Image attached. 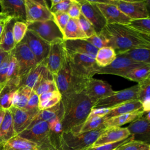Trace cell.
<instances>
[{
	"instance_id": "6da1fadb",
	"label": "cell",
	"mask_w": 150,
	"mask_h": 150,
	"mask_svg": "<svg viewBox=\"0 0 150 150\" xmlns=\"http://www.w3.org/2000/svg\"><path fill=\"white\" fill-rule=\"evenodd\" d=\"M61 103L63 111L62 131L78 133L96 103L87 96L84 90L62 95Z\"/></svg>"
},
{
	"instance_id": "7a4b0ae2",
	"label": "cell",
	"mask_w": 150,
	"mask_h": 150,
	"mask_svg": "<svg viewBox=\"0 0 150 150\" xmlns=\"http://www.w3.org/2000/svg\"><path fill=\"white\" fill-rule=\"evenodd\" d=\"M101 33L110 40L117 54L136 49H150V35L127 25L108 24Z\"/></svg>"
},
{
	"instance_id": "3957f363",
	"label": "cell",
	"mask_w": 150,
	"mask_h": 150,
	"mask_svg": "<svg viewBox=\"0 0 150 150\" xmlns=\"http://www.w3.org/2000/svg\"><path fill=\"white\" fill-rule=\"evenodd\" d=\"M106 128L84 132H62L59 150H83L92 146Z\"/></svg>"
},
{
	"instance_id": "277c9868",
	"label": "cell",
	"mask_w": 150,
	"mask_h": 150,
	"mask_svg": "<svg viewBox=\"0 0 150 150\" xmlns=\"http://www.w3.org/2000/svg\"><path fill=\"white\" fill-rule=\"evenodd\" d=\"M53 78L57 89L62 95L84 90L88 81L81 79L75 74L71 68L67 54L62 68L53 76Z\"/></svg>"
},
{
	"instance_id": "5b68a950",
	"label": "cell",
	"mask_w": 150,
	"mask_h": 150,
	"mask_svg": "<svg viewBox=\"0 0 150 150\" xmlns=\"http://www.w3.org/2000/svg\"><path fill=\"white\" fill-rule=\"evenodd\" d=\"M18 135L36 144L39 150H56L52 142L49 124L45 121L32 122Z\"/></svg>"
},
{
	"instance_id": "8992f818",
	"label": "cell",
	"mask_w": 150,
	"mask_h": 150,
	"mask_svg": "<svg viewBox=\"0 0 150 150\" xmlns=\"http://www.w3.org/2000/svg\"><path fill=\"white\" fill-rule=\"evenodd\" d=\"M66 54L72 70L81 79L88 80L93 78L94 75L97 74L100 69L95 59L86 54L67 52Z\"/></svg>"
},
{
	"instance_id": "52a82bcc",
	"label": "cell",
	"mask_w": 150,
	"mask_h": 150,
	"mask_svg": "<svg viewBox=\"0 0 150 150\" xmlns=\"http://www.w3.org/2000/svg\"><path fill=\"white\" fill-rule=\"evenodd\" d=\"M28 29L33 32L49 44L63 41V33L54 20L26 23Z\"/></svg>"
},
{
	"instance_id": "ba28073f",
	"label": "cell",
	"mask_w": 150,
	"mask_h": 150,
	"mask_svg": "<svg viewBox=\"0 0 150 150\" xmlns=\"http://www.w3.org/2000/svg\"><path fill=\"white\" fill-rule=\"evenodd\" d=\"M11 53L16 60L21 83L31 69L38 64V62L27 45L22 41L17 44Z\"/></svg>"
},
{
	"instance_id": "9c48e42d",
	"label": "cell",
	"mask_w": 150,
	"mask_h": 150,
	"mask_svg": "<svg viewBox=\"0 0 150 150\" xmlns=\"http://www.w3.org/2000/svg\"><path fill=\"white\" fill-rule=\"evenodd\" d=\"M138 85L114 91L111 96L98 100L93 108H111L122 103L138 100Z\"/></svg>"
},
{
	"instance_id": "30bf717a",
	"label": "cell",
	"mask_w": 150,
	"mask_h": 150,
	"mask_svg": "<svg viewBox=\"0 0 150 150\" xmlns=\"http://www.w3.org/2000/svg\"><path fill=\"white\" fill-rule=\"evenodd\" d=\"M144 64H145L135 61L127 56L117 54L114 60L109 65L100 67L97 74H112L124 77L133 69Z\"/></svg>"
},
{
	"instance_id": "8fae6325",
	"label": "cell",
	"mask_w": 150,
	"mask_h": 150,
	"mask_svg": "<svg viewBox=\"0 0 150 150\" xmlns=\"http://www.w3.org/2000/svg\"><path fill=\"white\" fill-rule=\"evenodd\" d=\"M104 2L116 6L120 11L131 20L148 18L145 1L105 0Z\"/></svg>"
},
{
	"instance_id": "7c38bea8",
	"label": "cell",
	"mask_w": 150,
	"mask_h": 150,
	"mask_svg": "<svg viewBox=\"0 0 150 150\" xmlns=\"http://www.w3.org/2000/svg\"><path fill=\"white\" fill-rule=\"evenodd\" d=\"M26 23L54 20L53 13L44 0H25Z\"/></svg>"
},
{
	"instance_id": "4fadbf2b",
	"label": "cell",
	"mask_w": 150,
	"mask_h": 150,
	"mask_svg": "<svg viewBox=\"0 0 150 150\" xmlns=\"http://www.w3.org/2000/svg\"><path fill=\"white\" fill-rule=\"evenodd\" d=\"M81 13L92 24L96 34L100 33L107 26V21L94 1L80 0Z\"/></svg>"
},
{
	"instance_id": "5bb4252c",
	"label": "cell",
	"mask_w": 150,
	"mask_h": 150,
	"mask_svg": "<svg viewBox=\"0 0 150 150\" xmlns=\"http://www.w3.org/2000/svg\"><path fill=\"white\" fill-rule=\"evenodd\" d=\"M22 41L27 45L33 53L38 63L46 59L50 50V44L28 29Z\"/></svg>"
},
{
	"instance_id": "9a60e30c",
	"label": "cell",
	"mask_w": 150,
	"mask_h": 150,
	"mask_svg": "<svg viewBox=\"0 0 150 150\" xmlns=\"http://www.w3.org/2000/svg\"><path fill=\"white\" fill-rule=\"evenodd\" d=\"M63 41L56 42L50 45V50L46 59L47 69L53 76L56 74L60 70L66 59V53Z\"/></svg>"
},
{
	"instance_id": "2e32d148",
	"label": "cell",
	"mask_w": 150,
	"mask_h": 150,
	"mask_svg": "<svg viewBox=\"0 0 150 150\" xmlns=\"http://www.w3.org/2000/svg\"><path fill=\"white\" fill-rule=\"evenodd\" d=\"M84 90L87 96L95 103L101 98L111 96L115 91L107 81L94 78L87 81Z\"/></svg>"
},
{
	"instance_id": "e0dca14e",
	"label": "cell",
	"mask_w": 150,
	"mask_h": 150,
	"mask_svg": "<svg viewBox=\"0 0 150 150\" xmlns=\"http://www.w3.org/2000/svg\"><path fill=\"white\" fill-rule=\"evenodd\" d=\"M9 110L12 118L13 125L16 135L26 129L40 110L28 111L12 105Z\"/></svg>"
},
{
	"instance_id": "ac0fdd59",
	"label": "cell",
	"mask_w": 150,
	"mask_h": 150,
	"mask_svg": "<svg viewBox=\"0 0 150 150\" xmlns=\"http://www.w3.org/2000/svg\"><path fill=\"white\" fill-rule=\"evenodd\" d=\"M104 16L107 25H128L131 19L124 14L115 5L107 4L103 1H94Z\"/></svg>"
},
{
	"instance_id": "d6986e66",
	"label": "cell",
	"mask_w": 150,
	"mask_h": 150,
	"mask_svg": "<svg viewBox=\"0 0 150 150\" xmlns=\"http://www.w3.org/2000/svg\"><path fill=\"white\" fill-rule=\"evenodd\" d=\"M2 13L17 21L26 23L25 0H0Z\"/></svg>"
},
{
	"instance_id": "ffe728a7",
	"label": "cell",
	"mask_w": 150,
	"mask_h": 150,
	"mask_svg": "<svg viewBox=\"0 0 150 150\" xmlns=\"http://www.w3.org/2000/svg\"><path fill=\"white\" fill-rule=\"evenodd\" d=\"M127 128L134 139L150 145V120L143 115L131 122Z\"/></svg>"
},
{
	"instance_id": "44dd1931",
	"label": "cell",
	"mask_w": 150,
	"mask_h": 150,
	"mask_svg": "<svg viewBox=\"0 0 150 150\" xmlns=\"http://www.w3.org/2000/svg\"><path fill=\"white\" fill-rule=\"evenodd\" d=\"M131 136V133L127 127H113L106 128L98 139L96 141L93 146H97L108 144H112L125 139Z\"/></svg>"
},
{
	"instance_id": "7402d4cb",
	"label": "cell",
	"mask_w": 150,
	"mask_h": 150,
	"mask_svg": "<svg viewBox=\"0 0 150 150\" xmlns=\"http://www.w3.org/2000/svg\"><path fill=\"white\" fill-rule=\"evenodd\" d=\"M63 45L66 52L68 53L86 54L94 59L96 58L98 50L86 39L64 40Z\"/></svg>"
},
{
	"instance_id": "603a6c76",
	"label": "cell",
	"mask_w": 150,
	"mask_h": 150,
	"mask_svg": "<svg viewBox=\"0 0 150 150\" xmlns=\"http://www.w3.org/2000/svg\"><path fill=\"white\" fill-rule=\"evenodd\" d=\"M0 150H39L35 142L17 135L0 146Z\"/></svg>"
},
{
	"instance_id": "cb8c5ba5",
	"label": "cell",
	"mask_w": 150,
	"mask_h": 150,
	"mask_svg": "<svg viewBox=\"0 0 150 150\" xmlns=\"http://www.w3.org/2000/svg\"><path fill=\"white\" fill-rule=\"evenodd\" d=\"M16 21L14 18H10L5 22L3 33L0 39V47L7 53H11L16 46L13 39V28Z\"/></svg>"
},
{
	"instance_id": "d4e9b609",
	"label": "cell",
	"mask_w": 150,
	"mask_h": 150,
	"mask_svg": "<svg viewBox=\"0 0 150 150\" xmlns=\"http://www.w3.org/2000/svg\"><path fill=\"white\" fill-rule=\"evenodd\" d=\"M142 110L141 103L138 100H132L122 103L110 109L109 112L104 117L107 120L112 117H117L125 114L131 113Z\"/></svg>"
},
{
	"instance_id": "484cf974",
	"label": "cell",
	"mask_w": 150,
	"mask_h": 150,
	"mask_svg": "<svg viewBox=\"0 0 150 150\" xmlns=\"http://www.w3.org/2000/svg\"><path fill=\"white\" fill-rule=\"evenodd\" d=\"M145 112L142 110H139L131 113H128L112 117L105 121L104 126L105 128L113 127H120L121 125L127 123H131L135 120L141 117Z\"/></svg>"
},
{
	"instance_id": "4316f807",
	"label": "cell",
	"mask_w": 150,
	"mask_h": 150,
	"mask_svg": "<svg viewBox=\"0 0 150 150\" xmlns=\"http://www.w3.org/2000/svg\"><path fill=\"white\" fill-rule=\"evenodd\" d=\"M16 135L11 113L9 110H6L4 118L0 125V146Z\"/></svg>"
},
{
	"instance_id": "83f0119b",
	"label": "cell",
	"mask_w": 150,
	"mask_h": 150,
	"mask_svg": "<svg viewBox=\"0 0 150 150\" xmlns=\"http://www.w3.org/2000/svg\"><path fill=\"white\" fill-rule=\"evenodd\" d=\"M63 106L61 101L55 106L43 110H40L37 115L35 117L33 122L42 120L49 123L57 119H62L63 117Z\"/></svg>"
},
{
	"instance_id": "f1b7e54d",
	"label": "cell",
	"mask_w": 150,
	"mask_h": 150,
	"mask_svg": "<svg viewBox=\"0 0 150 150\" xmlns=\"http://www.w3.org/2000/svg\"><path fill=\"white\" fill-rule=\"evenodd\" d=\"M64 40L86 39L87 36L81 29L78 19L70 18L64 31Z\"/></svg>"
},
{
	"instance_id": "f546056e",
	"label": "cell",
	"mask_w": 150,
	"mask_h": 150,
	"mask_svg": "<svg viewBox=\"0 0 150 150\" xmlns=\"http://www.w3.org/2000/svg\"><path fill=\"white\" fill-rule=\"evenodd\" d=\"M46 67V60L38 63L28 73L25 79L22 81L21 86H26L31 89H33L37 82L41 77L43 71ZM19 86V87H20Z\"/></svg>"
},
{
	"instance_id": "4dcf8cb0",
	"label": "cell",
	"mask_w": 150,
	"mask_h": 150,
	"mask_svg": "<svg viewBox=\"0 0 150 150\" xmlns=\"http://www.w3.org/2000/svg\"><path fill=\"white\" fill-rule=\"evenodd\" d=\"M138 100L141 103L145 112L150 111V79H146L138 83Z\"/></svg>"
},
{
	"instance_id": "1f68e13d",
	"label": "cell",
	"mask_w": 150,
	"mask_h": 150,
	"mask_svg": "<svg viewBox=\"0 0 150 150\" xmlns=\"http://www.w3.org/2000/svg\"><path fill=\"white\" fill-rule=\"evenodd\" d=\"M117 57L115 50L111 47H104L98 49L95 60L100 67H104L111 64Z\"/></svg>"
},
{
	"instance_id": "d6a6232c",
	"label": "cell",
	"mask_w": 150,
	"mask_h": 150,
	"mask_svg": "<svg viewBox=\"0 0 150 150\" xmlns=\"http://www.w3.org/2000/svg\"><path fill=\"white\" fill-rule=\"evenodd\" d=\"M18 88L14 85L5 84L0 92V105L5 110H9L12 105L13 97Z\"/></svg>"
},
{
	"instance_id": "836d02e7",
	"label": "cell",
	"mask_w": 150,
	"mask_h": 150,
	"mask_svg": "<svg viewBox=\"0 0 150 150\" xmlns=\"http://www.w3.org/2000/svg\"><path fill=\"white\" fill-rule=\"evenodd\" d=\"M32 89L26 86H21L16 90L13 99L12 105L25 108L28 104Z\"/></svg>"
},
{
	"instance_id": "e575fe53",
	"label": "cell",
	"mask_w": 150,
	"mask_h": 150,
	"mask_svg": "<svg viewBox=\"0 0 150 150\" xmlns=\"http://www.w3.org/2000/svg\"><path fill=\"white\" fill-rule=\"evenodd\" d=\"M149 75L150 64H145L133 69L128 72L124 78L138 83L141 81L148 79Z\"/></svg>"
},
{
	"instance_id": "d590c367",
	"label": "cell",
	"mask_w": 150,
	"mask_h": 150,
	"mask_svg": "<svg viewBox=\"0 0 150 150\" xmlns=\"http://www.w3.org/2000/svg\"><path fill=\"white\" fill-rule=\"evenodd\" d=\"M117 54L124 55L135 61L150 64V49H136Z\"/></svg>"
},
{
	"instance_id": "8d00e7d4",
	"label": "cell",
	"mask_w": 150,
	"mask_h": 150,
	"mask_svg": "<svg viewBox=\"0 0 150 150\" xmlns=\"http://www.w3.org/2000/svg\"><path fill=\"white\" fill-rule=\"evenodd\" d=\"M10 54L11 57L7 73L6 84L14 85L19 87L21 84V79L19 76L18 66L15 57L13 56L11 53H10Z\"/></svg>"
},
{
	"instance_id": "74e56055",
	"label": "cell",
	"mask_w": 150,
	"mask_h": 150,
	"mask_svg": "<svg viewBox=\"0 0 150 150\" xmlns=\"http://www.w3.org/2000/svg\"><path fill=\"white\" fill-rule=\"evenodd\" d=\"M105 121V120L104 117H96L87 120L82 125L79 132H84L105 128L104 126Z\"/></svg>"
},
{
	"instance_id": "f35d334b",
	"label": "cell",
	"mask_w": 150,
	"mask_h": 150,
	"mask_svg": "<svg viewBox=\"0 0 150 150\" xmlns=\"http://www.w3.org/2000/svg\"><path fill=\"white\" fill-rule=\"evenodd\" d=\"M114 150H150V145L144 142L135 140L132 137Z\"/></svg>"
},
{
	"instance_id": "ab89813d",
	"label": "cell",
	"mask_w": 150,
	"mask_h": 150,
	"mask_svg": "<svg viewBox=\"0 0 150 150\" xmlns=\"http://www.w3.org/2000/svg\"><path fill=\"white\" fill-rule=\"evenodd\" d=\"M127 25L140 32L150 35V17L131 20Z\"/></svg>"
},
{
	"instance_id": "60d3db41",
	"label": "cell",
	"mask_w": 150,
	"mask_h": 150,
	"mask_svg": "<svg viewBox=\"0 0 150 150\" xmlns=\"http://www.w3.org/2000/svg\"><path fill=\"white\" fill-rule=\"evenodd\" d=\"M28 30V25L26 22L16 21L13 28V35L15 45L20 43L25 36Z\"/></svg>"
},
{
	"instance_id": "b9f144b4",
	"label": "cell",
	"mask_w": 150,
	"mask_h": 150,
	"mask_svg": "<svg viewBox=\"0 0 150 150\" xmlns=\"http://www.w3.org/2000/svg\"><path fill=\"white\" fill-rule=\"evenodd\" d=\"M86 40L98 49L104 47H111L110 40L102 33L95 34Z\"/></svg>"
},
{
	"instance_id": "7bdbcfd3",
	"label": "cell",
	"mask_w": 150,
	"mask_h": 150,
	"mask_svg": "<svg viewBox=\"0 0 150 150\" xmlns=\"http://www.w3.org/2000/svg\"><path fill=\"white\" fill-rule=\"evenodd\" d=\"M78 21L81 29L87 36V39L96 34L92 24L81 13L78 18Z\"/></svg>"
},
{
	"instance_id": "ee69618b",
	"label": "cell",
	"mask_w": 150,
	"mask_h": 150,
	"mask_svg": "<svg viewBox=\"0 0 150 150\" xmlns=\"http://www.w3.org/2000/svg\"><path fill=\"white\" fill-rule=\"evenodd\" d=\"M53 15L54 21L63 33V31L70 19L69 15L66 12H57Z\"/></svg>"
},
{
	"instance_id": "f6af8a7d",
	"label": "cell",
	"mask_w": 150,
	"mask_h": 150,
	"mask_svg": "<svg viewBox=\"0 0 150 150\" xmlns=\"http://www.w3.org/2000/svg\"><path fill=\"white\" fill-rule=\"evenodd\" d=\"M132 138V136L131 135V136L129 137H128V138L122 140V141H118V142H114L112 144H108L97 146H91L88 147L83 150H114L118 146H119L120 145H121L125 142L128 141L129 139H131Z\"/></svg>"
},
{
	"instance_id": "bcb514c9",
	"label": "cell",
	"mask_w": 150,
	"mask_h": 150,
	"mask_svg": "<svg viewBox=\"0 0 150 150\" xmlns=\"http://www.w3.org/2000/svg\"><path fill=\"white\" fill-rule=\"evenodd\" d=\"M71 4V0H62L59 4L51 6L50 8V10L53 14L57 12L67 13Z\"/></svg>"
},
{
	"instance_id": "7dc6e473",
	"label": "cell",
	"mask_w": 150,
	"mask_h": 150,
	"mask_svg": "<svg viewBox=\"0 0 150 150\" xmlns=\"http://www.w3.org/2000/svg\"><path fill=\"white\" fill-rule=\"evenodd\" d=\"M39 96L32 90L29 98L28 104L24 108L28 111H37L39 110Z\"/></svg>"
},
{
	"instance_id": "c3c4849f",
	"label": "cell",
	"mask_w": 150,
	"mask_h": 150,
	"mask_svg": "<svg viewBox=\"0 0 150 150\" xmlns=\"http://www.w3.org/2000/svg\"><path fill=\"white\" fill-rule=\"evenodd\" d=\"M11 54H9L5 58L1 64L0 65V84L6 83L7 73L9 68L10 62Z\"/></svg>"
},
{
	"instance_id": "681fc988",
	"label": "cell",
	"mask_w": 150,
	"mask_h": 150,
	"mask_svg": "<svg viewBox=\"0 0 150 150\" xmlns=\"http://www.w3.org/2000/svg\"><path fill=\"white\" fill-rule=\"evenodd\" d=\"M67 13L70 18L78 19L81 15V5L79 1L71 0V4Z\"/></svg>"
},
{
	"instance_id": "f907efd6",
	"label": "cell",
	"mask_w": 150,
	"mask_h": 150,
	"mask_svg": "<svg viewBox=\"0 0 150 150\" xmlns=\"http://www.w3.org/2000/svg\"><path fill=\"white\" fill-rule=\"evenodd\" d=\"M62 100V95L56 96L55 97L52 98L50 99L40 101L39 104V110H43L46 109H48L50 108H52L56 105H57L58 103H59Z\"/></svg>"
},
{
	"instance_id": "816d5d0a",
	"label": "cell",
	"mask_w": 150,
	"mask_h": 150,
	"mask_svg": "<svg viewBox=\"0 0 150 150\" xmlns=\"http://www.w3.org/2000/svg\"><path fill=\"white\" fill-rule=\"evenodd\" d=\"M110 109L111 108H92L87 120L96 117H104L109 112Z\"/></svg>"
},
{
	"instance_id": "f5cc1de1",
	"label": "cell",
	"mask_w": 150,
	"mask_h": 150,
	"mask_svg": "<svg viewBox=\"0 0 150 150\" xmlns=\"http://www.w3.org/2000/svg\"><path fill=\"white\" fill-rule=\"evenodd\" d=\"M62 95L60 93L59 91H51V92H47L43 93L39 96V102L40 101H43L49 99H50L52 98L55 97L56 96H59Z\"/></svg>"
},
{
	"instance_id": "db71d44e",
	"label": "cell",
	"mask_w": 150,
	"mask_h": 150,
	"mask_svg": "<svg viewBox=\"0 0 150 150\" xmlns=\"http://www.w3.org/2000/svg\"><path fill=\"white\" fill-rule=\"evenodd\" d=\"M9 54V53L5 52L0 47V65L5 59V58Z\"/></svg>"
},
{
	"instance_id": "11a10c76",
	"label": "cell",
	"mask_w": 150,
	"mask_h": 150,
	"mask_svg": "<svg viewBox=\"0 0 150 150\" xmlns=\"http://www.w3.org/2000/svg\"><path fill=\"white\" fill-rule=\"evenodd\" d=\"M5 111H6V110H5L3 107H2L0 105V125L1 124L4 118V117L5 115Z\"/></svg>"
},
{
	"instance_id": "9f6ffc18",
	"label": "cell",
	"mask_w": 150,
	"mask_h": 150,
	"mask_svg": "<svg viewBox=\"0 0 150 150\" xmlns=\"http://www.w3.org/2000/svg\"><path fill=\"white\" fill-rule=\"evenodd\" d=\"M10 18L8 17V16H6L5 14L0 12V23H2V22H5L6 21H7Z\"/></svg>"
},
{
	"instance_id": "6f0895ef",
	"label": "cell",
	"mask_w": 150,
	"mask_h": 150,
	"mask_svg": "<svg viewBox=\"0 0 150 150\" xmlns=\"http://www.w3.org/2000/svg\"><path fill=\"white\" fill-rule=\"evenodd\" d=\"M145 3L149 17H150V0H145Z\"/></svg>"
},
{
	"instance_id": "680465c9",
	"label": "cell",
	"mask_w": 150,
	"mask_h": 150,
	"mask_svg": "<svg viewBox=\"0 0 150 150\" xmlns=\"http://www.w3.org/2000/svg\"><path fill=\"white\" fill-rule=\"evenodd\" d=\"M2 22V23H0V39L1 38V36L2 35V33H3V30H4V26H5V22Z\"/></svg>"
},
{
	"instance_id": "91938a15",
	"label": "cell",
	"mask_w": 150,
	"mask_h": 150,
	"mask_svg": "<svg viewBox=\"0 0 150 150\" xmlns=\"http://www.w3.org/2000/svg\"><path fill=\"white\" fill-rule=\"evenodd\" d=\"M62 0H52L51 1V6H53L57 4H59V2H61ZM50 6V7H51Z\"/></svg>"
},
{
	"instance_id": "94428289",
	"label": "cell",
	"mask_w": 150,
	"mask_h": 150,
	"mask_svg": "<svg viewBox=\"0 0 150 150\" xmlns=\"http://www.w3.org/2000/svg\"><path fill=\"white\" fill-rule=\"evenodd\" d=\"M144 117L145 118H146L147 120H150V111L148 112H145L144 115Z\"/></svg>"
},
{
	"instance_id": "6125c7cd",
	"label": "cell",
	"mask_w": 150,
	"mask_h": 150,
	"mask_svg": "<svg viewBox=\"0 0 150 150\" xmlns=\"http://www.w3.org/2000/svg\"><path fill=\"white\" fill-rule=\"evenodd\" d=\"M6 83H2V84H0V92L1 91V90H2V88L4 87V86H5Z\"/></svg>"
},
{
	"instance_id": "be15d7a7",
	"label": "cell",
	"mask_w": 150,
	"mask_h": 150,
	"mask_svg": "<svg viewBox=\"0 0 150 150\" xmlns=\"http://www.w3.org/2000/svg\"><path fill=\"white\" fill-rule=\"evenodd\" d=\"M148 79H150V75L149 76V77H148Z\"/></svg>"
}]
</instances>
